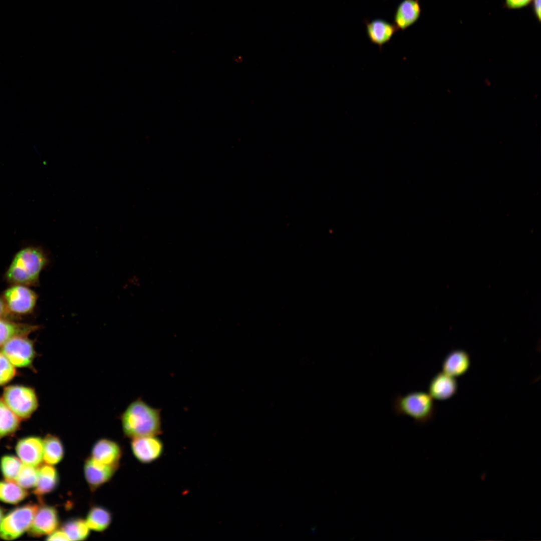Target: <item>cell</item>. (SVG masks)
<instances>
[{
    "mask_svg": "<svg viewBox=\"0 0 541 541\" xmlns=\"http://www.w3.org/2000/svg\"><path fill=\"white\" fill-rule=\"evenodd\" d=\"M434 400L428 393L423 391H411L404 395L398 394L393 398L392 409L396 415L408 416L416 423L423 424L435 416Z\"/></svg>",
    "mask_w": 541,
    "mask_h": 541,
    "instance_id": "3957f363",
    "label": "cell"
},
{
    "mask_svg": "<svg viewBox=\"0 0 541 541\" xmlns=\"http://www.w3.org/2000/svg\"><path fill=\"white\" fill-rule=\"evenodd\" d=\"M16 451L23 463L37 467L43 461V439L38 436H28L17 443Z\"/></svg>",
    "mask_w": 541,
    "mask_h": 541,
    "instance_id": "8fae6325",
    "label": "cell"
},
{
    "mask_svg": "<svg viewBox=\"0 0 541 541\" xmlns=\"http://www.w3.org/2000/svg\"><path fill=\"white\" fill-rule=\"evenodd\" d=\"M23 464L19 458L13 455L2 456L0 460V469L5 479L15 482Z\"/></svg>",
    "mask_w": 541,
    "mask_h": 541,
    "instance_id": "cb8c5ba5",
    "label": "cell"
},
{
    "mask_svg": "<svg viewBox=\"0 0 541 541\" xmlns=\"http://www.w3.org/2000/svg\"><path fill=\"white\" fill-rule=\"evenodd\" d=\"M16 375L15 366L0 352V386L8 383Z\"/></svg>",
    "mask_w": 541,
    "mask_h": 541,
    "instance_id": "484cf974",
    "label": "cell"
},
{
    "mask_svg": "<svg viewBox=\"0 0 541 541\" xmlns=\"http://www.w3.org/2000/svg\"><path fill=\"white\" fill-rule=\"evenodd\" d=\"M28 492L17 483L8 480H0V501L10 504H17L28 496Z\"/></svg>",
    "mask_w": 541,
    "mask_h": 541,
    "instance_id": "603a6c76",
    "label": "cell"
},
{
    "mask_svg": "<svg viewBox=\"0 0 541 541\" xmlns=\"http://www.w3.org/2000/svg\"><path fill=\"white\" fill-rule=\"evenodd\" d=\"M458 388L455 378L442 371L436 374L430 380L428 393L434 400L444 401L455 395Z\"/></svg>",
    "mask_w": 541,
    "mask_h": 541,
    "instance_id": "4fadbf2b",
    "label": "cell"
},
{
    "mask_svg": "<svg viewBox=\"0 0 541 541\" xmlns=\"http://www.w3.org/2000/svg\"><path fill=\"white\" fill-rule=\"evenodd\" d=\"M14 315L11 313L2 297H0V319H11Z\"/></svg>",
    "mask_w": 541,
    "mask_h": 541,
    "instance_id": "f1b7e54d",
    "label": "cell"
},
{
    "mask_svg": "<svg viewBox=\"0 0 541 541\" xmlns=\"http://www.w3.org/2000/svg\"><path fill=\"white\" fill-rule=\"evenodd\" d=\"M2 298L9 311L14 316L31 313L36 307L38 296L28 286L13 285L4 292Z\"/></svg>",
    "mask_w": 541,
    "mask_h": 541,
    "instance_id": "8992f818",
    "label": "cell"
},
{
    "mask_svg": "<svg viewBox=\"0 0 541 541\" xmlns=\"http://www.w3.org/2000/svg\"><path fill=\"white\" fill-rule=\"evenodd\" d=\"M2 399L21 420H26L31 417L39 406L38 397L34 389L21 385H9L5 387Z\"/></svg>",
    "mask_w": 541,
    "mask_h": 541,
    "instance_id": "277c9868",
    "label": "cell"
},
{
    "mask_svg": "<svg viewBox=\"0 0 541 541\" xmlns=\"http://www.w3.org/2000/svg\"><path fill=\"white\" fill-rule=\"evenodd\" d=\"M39 506L28 503L12 510L3 517L0 523V538L12 540L28 530Z\"/></svg>",
    "mask_w": 541,
    "mask_h": 541,
    "instance_id": "5b68a950",
    "label": "cell"
},
{
    "mask_svg": "<svg viewBox=\"0 0 541 541\" xmlns=\"http://www.w3.org/2000/svg\"><path fill=\"white\" fill-rule=\"evenodd\" d=\"M85 520L90 529L102 532L107 529L111 524L112 514L105 507L94 505L90 508Z\"/></svg>",
    "mask_w": 541,
    "mask_h": 541,
    "instance_id": "d6986e66",
    "label": "cell"
},
{
    "mask_svg": "<svg viewBox=\"0 0 541 541\" xmlns=\"http://www.w3.org/2000/svg\"><path fill=\"white\" fill-rule=\"evenodd\" d=\"M38 479V468L23 463L15 482L24 488H34Z\"/></svg>",
    "mask_w": 541,
    "mask_h": 541,
    "instance_id": "d4e9b609",
    "label": "cell"
},
{
    "mask_svg": "<svg viewBox=\"0 0 541 541\" xmlns=\"http://www.w3.org/2000/svg\"><path fill=\"white\" fill-rule=\"evenodd\" d=\"M421 12L420 0H403L395 11L394 24L399 30L404 31L418 20Z\"/></svg>",
    "mask_w": 541,
    "mask_h": 541,
    "instance_id": "9a60e30c",
    "label": "cell"
},
{
    "mask_svg": "<svg viewBox=\"0 0 541 541\" xmlns=\"http://www.w3.org/2000/svg\"><path fill=\"white\" fill-rule=\"evenodd\" d=\"M46 539L48 540H69L68 537L61 528L57 529L48 535Z\"/></svg>",
    "mask_w": 541,
    "mask_h": 541,
    "instance_id": "83f0119b",
    "label": "cell"
},
{
    "mask_svg": "<svg viewBox=\"0 0 541 541\" xmlns=\"http://www.w3.org/2000/svg\"><path fill=\"white\" fill-rule=\"evenodd\" d=\"M130 446L135 458L142 464H150L158 460L164 452V444L156 435L131 439Z\"/></svg>",
    "mask_w": 541,
    "mask_h": 541,
    "instance_id": "ba28073f",
    "label": "cell"
},
{
    "mask_svg": "<svg viewBox=\"0 0 541 541\" xmlns=\"http://www.w3.org/2000/svg\"><path fill=\"white\" fill-rule=\"evenodd\" d=\"M49 259L44 249L40 246H28L22 248L15 255L5 274L7 282L13 285L36 286L42 270L48 264Z\"/></svg>",
    "mask_w": 541,
    "mask_h": 541,
    "instance_id": "7a4b0ae2",
    "label": "cell"
},
{
    "mask_svg": "<svg viewBox=\"0 0 541 541\" xmlns=\"http://www.w3.org/2000/svg\"><path fill=\"white\" fill-rule=\"evenodd\" d=\"M4 517V513L2 509L0 507V523Z\"/></svg>",
    "mask_w": 541,
    "mask_h": 541,
    "instance_id": "4dcf8cb0",
    "label": "cell"
},
{
    "mask_svg": "<svg viewBox=\"0 0 541 541\" xmlns=\"http://www.w3.org/2000/svg\"><path fill=\"white\" fill-rule=\"evenodd\" d=\"M60 482L57 469L52 465L45 464L38 467V479L33 492L40 499L54 491Z\"/></svg>",
    "mask_w": 541,
    "mask_h": 541,
    "instance_id": "e0dca14e",
    "label": "cell"
},
{
    "mask_svg": "<svg viewBox=\"0 0 541 541\" xmlns=\"http://www.w3.org/2000/svg\"><path fill=\"white\" fill-rule=\"evenodd\" d=\"M20 420L0 398V439L15 433L20 428Z\"/></svg>",
    "mask_w": 541,
    "mask_h": 541,
    "instance_id": "44dd1931",
    "label": "cell"
},
{
    "mask_svg": "<svg viewBox=\"0 0 541 541\" xmlns=\"http://www.w3.org/2000/svg\"><path fill=\"white\" fill-rule=\"evenodd\" d=\"M2 353L17 367H30L36 357L33 342L27 336H18L2 347Z\"/></svg>",
    "mask_w": 541,
    "mask_h": 541,
    "instance_id": "52a82bcc",
    "label": "cell"
},
{
    "mask_svg": "<svg viewBox=\"0 0 541 541\" xmlns=\"http://www.w3.org/2000/svg\"><path fill=\"white\" fill-rule=\"evenodd\" d=\"M40 327L28 324L0 319V347L11 338L18 336H27L38 330Z\"/></svg>",
    "mask_w": 541,
    "mask_h": 541,
    "instance_id": "ac0fdd59",
    "label": "cell"
},
{
    "mask_svg": "<svg viewBox=\"0 0 541 541\" xmlns=\"http://www.w3.org/2000/svg\"><path fill=\"white\" fill-rule=\"evenodd\" d=\"M533 12L537 20L540 22V0H532Z\"/></svg>",
    "mask_w": 541,
    "mask_h": 541,
    "instance_id": "f546056e",
    "label": "cell"
},
{
    "mask_svg": "<svg viewBox=\"0 0 541 541\" xmlns=\"http://www.w3.org/2000/svg\"><path fill=\"white\" fill-rule=\"evenodd\" d=\"M532 0H505V7L510 10H517L527 7Z\"/></svg>",
    "mask_w": 541,
    "mask_h": 541,
    "instance_id": "4316f807",
    "label": "cell"
},
{
    "mask_svg": "<svg viewBox=\"0 0 541 541\" xmlns=\"http://www.w3.org/2000/svg\"><path fill=\"white\" fill-rule=\"evenodd\" d=\"M160 411L141 398L133 401L120 417L125 436L132 439L159 435L162 432Z\"/></svg>",
    "mask_w": 541,
    "mask_h": 541,
    "instance_id": "6da1fadb",
    "label": "cell"
},
{
    "mask_svg": "<svg viewBox=\"0 0 541 541\" xmlns=\"http://www.w3.org/2000/svg\"><path fill=\"white\" fill-rule=\"evenodd\" d=\"M59 524L57 509L54 506L43 504L39 507L28 530L33 536L48 535L58 529Z\"/></svg>",
    "mask_w": 541,
    "mask_h": 541,
    "instance_id": "9c48e42d",
    "label": "cell"
},
{
    "mask_svg": "<svg viewBox=\"0 0 541 541\" xmlns=\"http://www.w3.org/2000/svg\"><path fill=\"white\" fill-rule=\"evenodd\" d=\"M43 460L47 464L54 465L59 463L65 456V448L59 437L47 434L43 439Z\"/></svg>",
    "mask_w": 541,
    "mask_h": 541,
    "instance_id": "ffe728a7",
    "label": "cell"
},
{
    "mask_svg": "<svg viewBox=\"0 0 541 541\" xmlns=\"http://www.w3.org/2000/svg\"><path fill=\"white\" fill-rule=\"evenodd\" d=\"M366 33L371 43L378 46L380 50L388 43L395 33L399 31L394 23L386 20L377 19L368 21H364Z\"/></svg>",
    "mask_w": 541,
    "mask_h": 541,
    "instance_id": "5bb4252c",
    "label": "cell"
},
{
    "mask_svg": "<svg viewBox=\"0 0 541 541\" xmlns=\"http://www.w3.org/2000/svg\"><path fill=\"white\" fill-rule=\"evenodd\" d=\"M470 365L469 354L463 349H454L445 356L441 368L442 372L456 378L465 374L469 369Z\"/></svg>",
    "mask_w": 541,
    "mask_h": 541,
    "instance_id": "2e32d148",
    "label": "cell"
},
{
    "mask_svg": "<svg viewBox=\"0 0 541 541\" xmlns=\"http://www.w3.org/2000/svg\"><path fill=\"white\" fill-rule=\"evenodd\" d=\"M118 466L99 463L89 456L85 460L84 474L91 491H95L111 479Z\"/></svg>",
    "mask_w": 541,
    "mask_h": 541,
    "instance_id": "30bf717a",
    "label": "cell"
},
{
    "mask_svg": "<svg viewBox=\"0 0 541 541\" xmlns=\"http://www.w3.org/2000/svg\"><path fill=\"white\" fill-rule=\"evenodd\" d=\"M122 455V448L117 442L103 438L94 443L90 456L99 463L119 467Z\"/></svg>",
    "mask_w": 541,
    "mask_h": 541,
    "instance_id": "7c38bea8",
    "label": "cell"
},
{
    "mask_svg": "<svg viewBox=\"0 0 541 541\" xmlns=\"http://www.w3.org/2000/svg\"><path fill=\"white\" fill-rule=\"evenodd\" d=\"M69 540H84L90 535V528L85 520L80 517H71L66 520L61 528Z\"/></svg>",
    "mask_w": 541,
    "mask_h": 541,
    "instance_id": "7402d4cb",
    "label": "cell"
}]
</instances>
